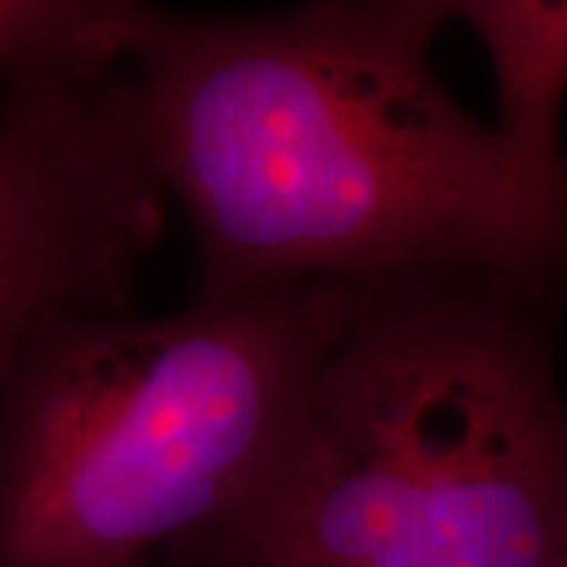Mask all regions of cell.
Wrapping results in <instances>:
<instances>
[{"label": "cell", "mask_w": 567, "mask_h": 567, "mask_svg": "<svg viewBox=\"0 0 567 567\" xmlns=\"http://www.w3.org/2000/svg\"><path fill=\"white\" fill-rule=\"evenodd\" d=\"M445 0L145 7L121 70L196 249L193 300L483 271L567 306V155L529 162L432 70Z\"/></svg>", "instance_id": "cell-1"}, {"label": "cell", "mask_w": 567, "mask_h": 567, "mask_svg": "<svg viewBox=\"0 0 567 567\" xmlns=\"http://www.w3.org/2000/svg\"><path fill=\"white\" fill-rule=\"evenodd\" d=\"M565 303L483 271L357 284L281 464L177 567H551Z\"/></svg>", "instance_id": "cell-2"}, {"label": "cell", "mask_w": 567, "mask_h": 567, "mask_svg": "<svg viewBox=\"0 0 567 567\" xmlns=\"http://www.w3.org/2000/svg\"><path fill=\"white\" fill-rule=\"evenodd\" d=\"M357 284L181 312H76L0 388V567H136L234 517L281 464Z\"/></svg>", "instance_id": "cell-3"}, {"label": "cell", "mask_w": 567, "mask_h": 567, "mask_svg": "<svg viewBox=\"0 0 567 567\" xmlns=\"http://www.w3.org/2000/svg\"><path fill=\"white\" fill-rule=\"evenodd\" d=\"M121 70L0 89V388L48 324L130 309L162 240Z\"/></svg>", "instance_id": "cell-4"}, {"label": "cell", "mask_w": 567, "mask_h": 567, "mask_svg": "<svg viewBox=\"0 0 567 567\" xmlns=\"http://www.w3.org/2000/svg\"><path fill=\"white\" fill-rule=\"evenodd\" d=\"M451 20L466 22L486 48L498 104L492 130L529 162H561L567 0H461Z\"/></svg>", "instance_id": "cell-5"}, {"label": "cell", "mask_w": 567, "mask_h": 567, "mask_svg": "<svg viewBox=\"0 0 567 567\" xmlns=\"http://www.w3.org/2000/svg\"><path fill=\"white\" fill-rule=\"evenodd\" d=\"M142 17L145 3L123 0H0V89L121 70Z\"/></svg>", "instance_id": "cell-6"}, {"label": "cell", "mask_w": 567, "mask_h": 567, "mask_svg": "<svg viewBox=\"0 0 567 567\" xmlns=\"http://www.w3.org/2000/svg\"><path fill=\"white\" fill-rule=\"evenodd\" d=\"M551 567H567V548L565 551H561V555H558V561H555V565Z\"/></svg>", "instance_id": "cell-7"}, {"label": "cell", "mask_w": 567, "mask_h": 567, "mask_svg": "<svg viewBox=\"0 0 567 567\" xmlns=\"http://www.w3.org/2000/svg\"><path fill=\"white\" fill-rule=\"evenodd\" d=\"M136 567H162L158 561H148V565H136Z\"/></svg>", "instance_id": "cell-8"}]
</instances>
